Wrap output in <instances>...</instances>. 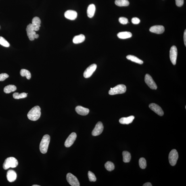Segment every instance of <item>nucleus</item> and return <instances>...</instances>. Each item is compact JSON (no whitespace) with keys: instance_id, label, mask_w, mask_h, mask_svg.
<instances>
[{"instance_id":"obj_1","label":"nucleus","mask_w":186,"mask_h":186,"mask_svg":"<svg viewBox=\"0 0 186 186\" xmlns=\"http://www.w3.org/2000/svg\"><path fill=\"white\" fill-rule=\"evenodd\" d=\"M41 109L39 106L33 107L28 112V118L32 121H36L39 119L41 116Z\"/></svg>"},{"instance_id":"obj_2","label":"nucleus","mask_w":186,"mask_h":186,"mask_svg":"<svg viewBox=\"0 0 186 186\" xmlns=\"http://www.w3.org/2000/svg\"><path fill=\"white\" fill-rule=\"evenodd\" d=\"M50 140L49 135H46L43 136L39 146L40 150L43 154H45L47 152Z\"/></svg>"},{"instance_id":"obj_3","label":"nucleus","mask_w":186,"mask_h":186,"mask_svg":"<svg viewBox=\"0 0 186 186\" xmlns=\"http://www.w3.org/2000/svg\"><path fill=\"white\" fill-rule=\"evenodd\" d=\"M18 165V161L16 158L13 157H9L4 162L3 168L4 169L7 170L10 168H16Z\"/></svg>"},{"instance_id":"obj_4","label":"nucleus","mask_w":186,"mask_h":186,"mask_svg":"<svg viewBox=\"0 0 186 186\" xmlns=\"http://www.w3.org/2000/svg\"><path fill=\"white\" fill-rule=\"evenodd\" d=\"M126 87L124 85H119L114 88H111L109 91V94L114 95L119 94H122L125 93L126 91Z\"/></svg>"},{"instance_id":"obj_5","label":"nucleus","mask_w":186,"mask_h":186,"mask_svg":"<svg viewBox=\"0 0 186 186\" xmlns=\"http://www.w3.org/2000/svg\"><path fill=\"white\" fill-rule=\"evenodd\" d=\"M178 158H179V155L176 150L173 149L171 151L168 156V160H169L171 165L172 166H175L177 162Z\"/></svg>"},{"instance_id":"obj_6","label":"nucleus","mask_w":186,"mask_h":186,"mask_svg":"<svg viewBox=\"0 0 186 186\" xmlns=\"http://www.w3.org/2000/svg\"><path fill=\"white\" fill-rule=\"evenodd\" d=\"M67 181L72 186H80V183L77 178L71 173L67 174L66 176Z\"/></svg>"},{"instance_id":"obj_7","label":"nucleus","mask_w":186,"mask_h":186,"mask_svg":"<svg viewBox=\"0 0 186 186\" xmlns=\"http://www.w3.org/2000/svg\"><path fill=\"white\" fill-rule=\"evenodd\" d=\"M178 51L177 48L175 46H172L170 51V57L172 64L175 65L176 64L177 59Z\"/></svg>"},{"instance_id":"obj_8","label":"nucleus","mask_w":186,"mask_h":186,"mask_svg":"<svg viewBox=\"0 0 186 186\" xmlns=\"http://www.w3.org/2000/svg\"><path fill=\"white\" fill-rule=\"evenodd\" d=\"M145 80L146 84L151 89L154 90L157 89V86L156 83L153 80L152 77L149 74H147L145 75Z\"/></svg>"},{"instance_id":"obj_9","label":"nucleus","mask_w":186,"mask_h":186,"mask_svg":"<svg viewBox=\"0 0 186 186\" xmlns=\"http://www.w3.org/2000/svg\"><path fill=\"white\" fill-rule=\"evenodd\" d=\"M26 30L29 39L31 41H34L35 39L36 34L32 24H30L28 25Z\"/></svg>"},{"instance_id":"obj_10","label":"nucleus","mask_w":186,"mask_h":186,"mask_svg":"<svg viewBox=\"0 0 186 186\" xmlns=\"http://www.w3.org/2000/svg\"><path fill=\"white\" fill-rule=\"evenodd\" d=\"M97 68V65L95 64H92L88 67L85 70L84 73V77L86 78H89L92 76V75L95 72Z\"/></svg>"},{"instance_id":"obj_11","label":"nucleus","mask_w":186,"mask_h":186,"mask_svg":"<svg viewBox=\"0 0 186 186\" xmlns=\"http://www.w3.org/2000/svg\"><path fill=\"white\" fill-rule=\"evenodd\" d=\"M103 126L102 123L99 122L96 124L94 129L92 132V135L97 136L100 135L102 133L103 130Z\"/></svg>"},{"instance_id":"obj_12","label":"nucleus","mask_w":186,"mask_h":186,"mask_svg":"<svg viewBox=\"0 0 186 186\" xmlns=\"http://www.w3.org/2000/svg\"><path fill=\"white\" fill-rule=\"evenodd\" d=\"M77 135L75 132H72L69 135L66 139L65 143V146L67 147H70L73 144L75 141L76 140Z\"/></svg>"},{"instance_id":"obj_13","label":"nucleus","mask_w":186,"mask_h":186,"mask_svg":"<svg viewBox=\"0 0 186 186\" xmlns=\"http://www.w3.org/2000/svg\"><path fill=\"white\" fill-rule=\"evenodd\" d=\"M149 107L151 110L153 111L159 116H162L164 115V112L162 109L159 105L154 103H151Z\"/></svg>"},{"instance_id":"obj_14","label":"nucleus","mask_w":186,"mask_h":186,"mask_svg":"<svg viewBox=\"0 0 186 186\" xmlns=\"http://www.w3.org/2000/svg\"><path fill=\"white\" fill-rule=\"evenodd\" d=\"M65 16L67 19L70 20H74L77 18V13L73 10H68L65 13Z\"/></svg>"},{"instance_id":"obj_15","label":"nucleus","mask_w":186,"mask_h":186,"mask_svg":"<svg viewBox=\"0 0 186 186\" xmlns=\"http://www.w3.org/2000/svg\"><path fill=\"white\" fill-rule=\"evenodd\" d=\"M164 30L165 28L164 26L161 25L153 26L150 29V31L151 32L158 34L164 33Z\"/></svg>"},{"instance_id":"obj_16","label":"nucleus","mask_w":186,"mask_h":186,"mask_svg":"<svg viewBox=\"0 0 186 186\" xmlns=\"http://www.w3.org/2000/svg\"><path fill=\"white\" fill-rule=\"evenodd\" d=\"M17 178V174L16 172L13 170H9L7 173V178L9 182H12L16 180Z\"/></svg>"},{"instance_id":"obj_17","label":"nucleus","mask_w":186,"mask_h":186,"mask_svg":"<svg viewBox=\"0 0 186 186\" xmlns=\"http://www.w3.org/2000/svg\"><path fill=\"white\" fill-rule=\"evenodd\" d=\"M75 110L78 114L82 116H86L89 114V109L81 106L77 107L75 108Z\"/></svg>"},{"instance_id":"obj_18","label":"nucleus","mask_w":186,"mask_h":186,"mask_svg":"<svg viewBox=\"0 0 186 186\" xmlns=\"http://www.w3.org/2000/svg\"><path fill=\"white\" fill-rule=\"evenodd\" d=\"M135 117L131 116L128 117H123L120 119L119 122L121 124H129L133 122Z\"/></svg>"},{"instance_id":"obj_19","label":"nucleus","mask_w":186,"mask_h":186,"mask_svg":"<svg viewBox=\"0 0 186 186\" xmlns=\"http://www.w3.org/2000/svg\"><path fill=\"white\" fill-rule=\"evenodd\" d=\"M95 11V5L93 4L90 5L88 6L87 10V14L88 16L90 18L93 17L94 15Z\"/></svg>"},{"instance_id":"obj_20","label":"nucleus","mask_w":186,"mask_h":186,"mask_svg":"<svg viewBox=\"0 0 186 186\" xmlns=\"http://www.w3.org/2000/svg\"><path fill=\"white\" fill-rule=\"evenodd\" d=\"M85 37L83 34L76 36L73 39V42L75 44H78L82 43L85 41Z\"/></svg>"},{"instance_id":"obj_21","label":"nucleus","mask_w":186,"mask_h":186,"mask_svg":"<svg viewBox=\"0 0 186 186\" xmlns=\"http://www.w3.org/2000/svg\"><path fill=\"white\" fill-rule=\"evenodd\" d=\"M117 36L120 39H126L131 38L132 36V34L130 32H119L117 34Z\"/></svg>"},{"instance_id":"obj_22","label":"nucleus","mask_w":186,"mask_h":186,"mask_svg":"<svg viewBox=\"0 0 186 186\" xmlns=\"http://www.w3.org/2000/svg\"><path fill=\"white\" fill-rule=\"evenodd\" d=\"M17 87L14 85H8L4 88V91L6 93H9L16 91Z\"/></svg>"},{"instance_id":"obj_23","label":"nucleus","mask_w":186,"mask_h":186,"mask_svg":"<svg viewBox=\"0 0 186 186\" xmlns=\"http://www.w3.org/2000/svg\"><path fill=\"white\" fill-rule=\"evenodd\" d=\"M126 58L128 59V60L133 61V62L138 63V64H142L143 63V61L133 55H128L126 56Z\"/></svg>"},{"instance_id":"obj_24","label":"nucleus","mask_w":186,"mask_h":186,"mask_svg":"<svg viewBox=\"0 0 186 186\" xmlns=\"http://www.w3.org/2000/svg\"><path fill=\"white\" fill-rule=\"evenodd\" d=\"M115 4L118 6H127L129 5L128 0H116L115 1Z\"/></svg>"},{"instance_id":"obj_25","label":"nucleus","mask_w":186,"mask_h":186,"mask_svg":"<svg viewBox=\"0 0 186 186\" xmlns=\"http://www.w3.org/2000/svg\"><path fill=\"white\" fill-rule=\"evenodd\" d=\"M123 157V161L125 163L130 162L131 159V155L130 153L127 151H124L122 153Z\"/></svg>"},{"instance_id":"obj_26","label":"nucleus","mask_w":186,"mask_h":186,"mask_svg":"<svg viewBox=\"0 0 186 186\" xmlns=\"http://www.w3.org/2000/svg\"><path fill=\"white\" fill-rule=\"evenodd\" d=\"M20 75L22 77L25 76L27 79L29 80L31 78V74L28 70L25 69H22L20 70Z\"/></svg>"},{"instance_id":"obj_27","label":"nucleus","mask_w":186,"mask_h":186,"mask_svg":"<svg viewBox=\"0 0 186 186\" xmlns=\"http://www.w3.org/2000/svg\"><path fill=\"white\" fill-rule=\"evenodd\" d=\"M28 93H22L19 94V93H15L13 94V98L15 99H20L24 98L27 97Z\"/></svg>"},{"instance_id":"obj_28","label":"nucleus","mask_w":186,"mask_h":186,"mask_svg":"<svg viewBox=\"0 0 186 186\" xmlns=\"http://www.w3.org/2000/svg\"><path fill=\"white\" fill-rule=\"evenodd\" d=\"M105 167L109 171H112L114 170L115 168L114 165L112 162L108 161L105 164Z\"/></svg>"},{"instance_id":"obj_29","label":"nucleus","mask_w":186,"mask_h":186,"mask_svg":"<svg viewBox=\"0 0 186 186\" xmlns=\"http://www.w3.org/2000/svg\"><path fill=\"white\" fill-rule=\"evenodd\" d=\"M41 20L39 17H35L32 19V24L34 26L41 27Z\"/></svg>"},{"instance_id":"obj_30","label":"nucleus","mask_w":186,"mask_h":186,"mask_svg":"<svg viewBox=\"0 0 186 186\" xmlns=\"http://www.w3.org/2000/svg\"><path fill=\"white\" fill-rule=\"evenodd\" d=\"M139 164L140 168L142 169H145L147 167V162L145 158H141L139 160Z\"/></svg>"},{"instance_id":"obj_31","label":"nucleus","mask_w":186,"mask_h":186,"mask_svg":"<svg viewBox=\"0 0 186 186\" xmlns=\"http://www.w3.org/2000/svg\"><path fill=\"white\" fill-rule=\"evenodd\" d=\"M0 45L6 47H8L10 46V44L4 38L0 36Z\"/></svg>"},{"instance_id":"obj_32","label":"nucleus","mask_w":186,"mask_h":186,"mask_svg":"<svg viewBox=\"0 0 186 186\" xmlns=\"http://www.w3.org/2000/svg\"><path fill=\"white\" fill-rule=\"evenodd\" d=\"M88 178L89 181L91 182H95L96 181L97 179L95 174L91 171L88 172Z\"/></svg>"},{"instance_id":"obj_33","label":"nucleus","mask_w":186,"mask_h":186,"mask_svg":"<svg viewBox=\"0 0 186 186\" xmlns=\"http://www.w3.org/2000/svg\"><path fill=\"white\" fill-rule=\"evenodd\" d=\"M119 22L121 24L123 25H126L128 24V20L127 18L124 17H121L119 18Z\"/></svg>"},{"instance_id":"obj_34","label":"nucleus","mask_w":186,"mask_h":186,"mask_svg":"<svg viewBox=\"0 0 186 186\" xmlns=\"http://www.w3.org/2000/svg\"><path fill=\"white\" fill-rule=\"evenodd\" d=\"M9 77V75L7 74L3 73L0 74V81H4Z\"/></svg>"},{"instance_id":"obj_35","label":"nucleus","mask_w":186,"mask_h":186,"mask_svg":"<svg viewBox=\"0 0 186 186\" xmlns=\"http://www.w3.org/2000/svg\"><path fill=\"white\" fill-rule=\"evenodd\" d=\"M132 23L134 24H138L140 22V20L137 17H134L132 18L131 20Z\"/></svg>"},{"instance_id":"obj_36","label":"nucleus","mask_w":186,"mask_h":186,"mask_svg":"<svg viewBox=\"0 0 186 186\" xmlns=\"http://www.w3.org/2000/svg\"><path fill=\"white\" fill-rule=\"evenodd\" d=\"M176 4L178 7H181L184 4V0H175Z\"/></svg>"},{"instance_id":"obj_37","label":"nucleus","mask_w":186,"mask_h":186,"mask_svg":"<svg viewBox=\"0 0 186 186\" xmlns=\"http://www.w3.org/2000/svg\"><path fill=\"white\" fill-rule=\"evenodd\" d=\"M184 43H185V45L186 46V30H185V32H184Z\"/></svg>"},{"instance_id":"obj_38","label":"nucleus","mask_w":186,"mask_h":186,"mask_svg":"<svg viewBox=\"0 0 186 186\" xmlns=\"http://www.w3.org/2000/svg\"><path fill=\"white\" fill-rule=\"evenodd\" d=\"M143 186H152V184H151L150 182H147L145 183L143 185Z\"/></svg>"},{"instance_id":"obj_39","label":"nucleus","mask_w":186,"mask_h":186,"mask_svg":"<svg viewBox=\"0 0 186 186\" xmlns=\"http://www.w3.org/2000/svg\"><path fill=\"white\" fill-rule=\"evenodd\" d=\"M39 34H36L35 36V39H37V38L39 37Z\"/></svg>"},{"instance_id":"obj_40","label":"nucleus","mask_w":186,"mask_h":186,"mask_svg":"<svg viewBox=\"0 0 186 186\" xmlns=\"http://www.w3.org/2000/svg\"><path fill=\"white\" fill-rule=\"evenodd\" d=\"M32 186H40V185H32Z\"/></svg>"}]
</instances>
